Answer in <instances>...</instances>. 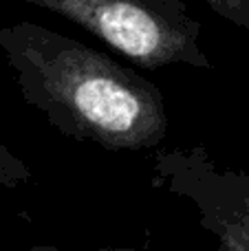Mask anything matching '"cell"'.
Masks as SVG:
<instances>
[{
  "mask_svg": "<svg viewBox=\"0 0 249 251\" xmlns=\"http://www.w3.org/2000/svg\"><path fill=\"white\" fill-rule=\"evenodd\" d=\"M216 16L234 22L238 26H249V0H203Z\"/></svg>",
  "mask_w": 249,
  "mask_h": 251,
  "instance_id": "5",
  "label": "cell"
},
{
  "mask_svg": "<svg viewBox=\"0 0 249 251\" xmlns=\"http://www.w3.org/2000/svg\"><path fill=\"white\" fill-rule=\"evenodd\" d=\"M18 91L60 134L113 152L157 150L168 134L159 86L108 53L22 20L0 29Z\"/></svg>",
  "mask_w": 249,
  "mask_h": 251,
  "instance_id": "1",
  "label": "cell"
},
{
  "mask_svg": "<svg viewBox=\"0 0 249 251\" xmlns=\"http://www.w3.org/2000/svg\"><path fill=\"white\" fill-rule=\"evenodd\" d=\"M152 187L188 201L216 251H249V172L223 165L203 146L152 156Z\"/></svg>",
  "mask_w": 249,
  "mask_h": 251,
  "instance_id": "3",
  "label": "cell"
},
{
  "mask_svg": "<svg viewBox=\"0 0 249 251\" xmlns=\"http://www.w3.org/2000/svg\"><path fill=\"white\" fill-rule=\"evenodd\" d=\"M75 22L141 69H212L183 0H20Z\"/></svg>",
  "mask_w": 249,
  "mask_h": 251,
  "instance_id": "2",
  "label": "cell"
},
{
  "mask_svg": "<svg viewBox=\"0 0 249 251\" xmlns=\"http://www.w3.org/2000/svg\"><path fill=\"white\" fill-rule=\"evenodd\" d=\"M26 251H60L57 247H51V245H35V247H29ZM95 251H139V249H128V247H108V249H95Z\"/></svg>",
  "mask_w": 249,
  "mask_h": 251,
  "instance_id": "6",
  "label": "cell"
},
{
  "mask_svg": "<svg viewBox=\"0 0 249 251\" xmlns=\"http://www.w3.org/2000/svg\"><path fill=\"white\" fill-rule=\"evenodd\" d=\"M31 181V170L22 159H18L4 143H0V185L20 187Z\"/></svg>",
  "mask_w": 249,
  "mask_h": 251,
  "instance_id": "4",
  "label": "cell"
}]
</instances>
